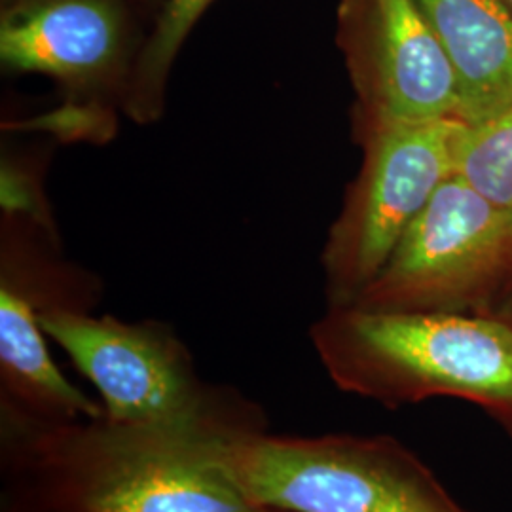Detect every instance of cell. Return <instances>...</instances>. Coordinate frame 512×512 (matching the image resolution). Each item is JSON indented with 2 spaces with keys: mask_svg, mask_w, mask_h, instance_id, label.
Returning <instances> with one entry per match:
<instances>
[{
  "mask_svg": "<svg viewBox=\"0 0 512 512\" xmlns=\"http://www.w3.org/2000/svg\"><path fill=\"white\" fill-rule=\"evenodd\" d=\"M6 467L38 512H268L224 459L245 408L217 420L122 425L0 423Z\"/></svg>",
  "mask_w": 512,
  "mask_h": 512,
  "instance_id": "obj_1",
  "label": "cell"
},
{
  "mask_svg": "<svg viewBox=\"0 0 512 512\" xmlns=\"http://www.w3.org/2000/svg\"><path fill=\"white\" fill-rule=\"evenodd\" d=\"M311 340L342 391L401 408L459 399L512 439V325L458 311L334 308Z\"/></svg>",
  "mask_w": 512,
  "mask_h": 512,
  "instance_id": "obj_2",
  "label": "cell"
},
{
  "mask_svg": "<svg viewBox=\"0 0 512 512\" xmlns=\"http://www.w3.org/2000/svg\"><path fill=\"white\" fill-rule=\"evenodd\" d=\"M224 459L256 507L285 512H469L403 442L387 435H268L239 427Z\"/></svg>",
  "mask_w": 512,
  "mask_h": 512,
  "instance_id": "obj_3",
  "label": "cell"
},
{
  "mask_svg": "<svg viewBox=\"0 0 512 512\" xmlns=\"http://www.w3.org/2000/svg\"><path fill=\"white\" fill-rule=\"evenodd\" d=\"M40 325L99 391L112 423H192L249 408L203 384L188 349L160 323L50 306L40 310Z\"/></svg>",
  "mask_w": 512,
  "mask_h": 512,
  "instance_id": "obj_4",
  "label": "cell"
},
{
  "mask_svg": "<svg viewBox=\"0 0 512 512\" xmlns=\"http://www.w3.org/2000/svg\"><path fill=\"white\" fill-rule=\"evenodd\" d=\"M511 256V209L495 205L452 175L351 306L452 311L486 291Z\"/></svg>",
  "mask_w": 512,
  "mask_h": 512,
  "instance_id": "obj_5",
  "label": "cell"
},
{
  "mask_svg": "<svg viewBox=\"0 0 512 512\" xmlns=\"http://www.w3.org/2000/svg\"><path fill=\"white\" fill-rule=\"evenodd\" d=\"M461 118L376 126L348 220L327 249L334 308L351 306L382 272L406 228L456 173Z\"/></svg>",
  "mask_w": 512,
  "mask_h": 512,
  "instance_id": "obj_6",
  "label": "cell"
},
{
  "mask_svg": "<svg viewBox=\"0 0 512 512\" xmlns=\"http://www.w3.org/2000/svg\"><path fill=\"white\" fill-rule=\"evenodd\" d=\"M351 12L376 126L458 118V76L418 0H353Z\"/></svg>",
  "mask_w": 512,
  "mask_h": 512,
  "instance_id": "obj_7",
  "label": "cell"
},
{
  "mask_svg": "<svg viewBox=\"0 0 512 512\" xmlns=\"http://www.w3.org/2000/svg\"><path fill=\"white\" fill-rule=\"evenodd\" d=\"M126 48L116 0H10L0 18L4 69L50 76L74 93L118 78Z\"/></svg>",
  "mask_w": 512,
  "mask_h": 512,
  "instance_id": "obj_8",
  "label": "cell"
},
{
  "mask_svg": "<svg viewBox=\"0 0 512 512\" xmlns=\"http://www.w3.org/2000/svg\"><path fill=\"white\" fill-rule=\"evenodd\" d=\"M65 306L48 294L35 293L12 272L0 283V421L54 425L99 420L95 403L59 370L46 344L40 310Z\"/></svg>",
  "mask_w": 512,
  "mask_h": 512,
  "instance_id": "obj_9",
  "label": "cell"
},
{
  "mask_svg": "<svg viewBox=\"0 0 512 512\" xmlns=\"http://www.w3.org/2000/svg\"><path fill=\"white\" fill-rule=\"evenodd\" d=\"M458 76L465 124L512 105V10L505 0H418Z\"/></svg>",
  "mask_w": 512,
  "mask_h": 512,
  "instance_id": "obj_10",
  "label": "cell"
},
{
  "mask_svg": "<svg viewBox=\"0 0 512 512\" xmlns=\"http://www.w3.org/2000/svg\"><path fill=\"white\" fill-rule=\"evenodd\" d=\"M213 0H167L143 52L129 69L124 107L135 122L156 120L164 109L165 86L175 57Z\"/></svg>",
  "mask_w": 512,
  "mask_h": 512,
  "instance_id": "obj_11",
  "label": "cell"
},
{
  "mask_svg": "<svg viewBox=\"0 0 512 512\" xmlns=\"http://www.w3.org/2000/svg\"><path fill=\"white\" fill-rule=\"evenodd\" d=\"M454 175L512 211V105L490 120L463 126Z\"/></svg>",
  "mask_w": 512,
  "mask_h": 512,
  "instance_id": "obj_12",
  "label": "cell"
},
{
  "mask_svg": "<svg viewBox=\"0 0 512 512\" xmlns=\"http://www.w3.org/2000/svg\"><path fill=\"white\" fill-rule=\"evenodd\" d=\"M495 317H499V319H503V321H509L512 325V289H509L507 294L503 296L501 306H499V311H497Z\"/></svg>",
  "mask_w": 512,
  "mask_h": 512,
  "instance_id": "obj_13",
  "label": "cell"
},
{
  "mask_svg": "<svg viewBox=\"0 0 512 512\" xmlns=\"http://www.w3.org/2000/svg\"><path fill=\"white\" fill-rule=\"evenodd\" d=\"M505 4H507V6L512 10V0H505Z\"/></svg>",
  "mask_w": 512,
  "mask_h": 512,
  "instance_id": "obj_14",
  "label": "cell"
},
{
  "mask_svg": "<svg viewBox=\"0 0 512 512\" xmlns=\"http://www.w3.org/2000/svg\"><path fill=\"white\" fill-rule=\"evenodd\" d=\"M268 512H285V511H272V509H266Z\"/></svg>",
  "mask_w": 512,
  "mask_h": 512,
  "instance_id": "obj_15",
  "label": "cell"
}]
</instances>
